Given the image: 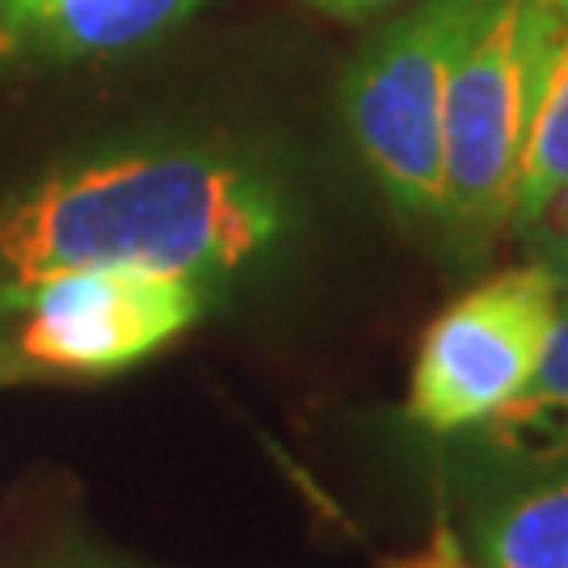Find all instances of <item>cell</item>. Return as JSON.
<instances>
[{
	"mask_svg": "<svg viewBox=\"0 0 568 568\" xmlns=\"http://www.w3.org/2000/svg\"><path fill=\"white\" fill-rule=\"evenodd\" d=\"M283 220L278 185L227 152L102 156L0 203V300L98 265L224 278L262 257Z\"/></svg>",
	"mask_w": 568,
	"mask_h": 568,
	"instance_id": "cell-1",
	"label": "cell"
},
{
	"mask_svg": "<svg viewBox=\"0 0 568 568\" xmlns=\"http://www.w3.org/2000/svg\"><path fill=\"white\" fill-rule=\"evenodd\" d=\"M560 39L556 0H480L467 21L443 105L438 224L480 248L514 224L530 126Z\"/></svg>",
	"mask_w": 568,
	"mask_h": 568,
	"instance_id": "cell-2",
	"label": "cell"
},
{
	"mask_svg": "<svg viewBox=\"0 0 568 568\" xmlns=\"http://www.w3.org/2000/svg\"><path fill=\"white\" fill-rule=\"evenodd\" d=\"M480 0H422L354 55L342 110L371 178L405 220H438L443 105Z\"/></svg>",
	"mask_w": 568,
	"mask_h": 568,
	"instance_id": "cell-3",
	"label": "cell"
},
{
	"mask_svg": "<svg viewBox=\"0 0 568 568\" xmlns=\"http://www.w3.org/2000/svg\"><path fill=\"white\" fill-rule=\"evenodd\" d=\"M556 312L560 295L535 262L464 291L422 337L408 417L434 434L480 426L527 387Z\"/></svg>",
	"mask_w": 568,
	"mask_h": 568,
	"instance_id": "cell-4",
	"label": "cell"
},
{
	"mask_svg": "<svg viewBox=\"0 0 568 568\" xmlns=\"http://www.w3.org/2000/svg\"><path fill=\"white\" fill-rule=\"evenodd\" d=\"M0 304L26 312L18 354L34 371L114 375L199 321L203 283L161 270L98 265L60 270Z\"/></svg>",
	"mask_w": 568,
	"mask_h": 568,
	"instance_id": "cell-5",
	"label": "cell"
},
{
	"mask_svg": "<svg viewBox=\"0 0 568 568\" xmlns=\"http://www.w3.org/2000/svg\"><path fill=\"white\" fill-rule=\"evenodd\" d=\"M203 0H0L4 60H89L161 39Z\"/></svg>",
	"mask_w": 568,
	"mask_h": 568,
	"instance_id": "cell-6",
	"label": "cell"
},
{
	"mask_svg": "<svg viewBox=\"0 0 568 568\" xmlns=\"http://www.w3.org/2000/svg\"><path fill=\"white\" fill-rule=\"evenodd\" d=\"M485 450L523 476H568V304H560L548 345L527 387L480 422Z\"/></svg>",
	"mask_w": 568,
	"mask_h": 568,
	"instance_id": "cell-7",
	"label": "cell"
},
{
	"mask_svg": "<svg viewBox=\"0 0 568 568\" xmlns=\"http://www.w3.org/2000/svg\"><path fill=\"white\" fill-rule=\"evenodd\" d=\"M488 568H568V476H530L480 518Z\"/></svg>",
	"mask_w": 568,
	"mask_h": 568,
	"instance_id": "cell-8",
	"label": "cell"
},
{
	"mask_svg": "<svg viewBox=\"0 0 568 568\" xmlns=\"http://www.w3.org/2000/svg\"><path fill=\"white\" fill-rule=\"evenodd\" d=\"M556 13H560V39H556V55L548 68V84H544V102L530 126L518 203H514L518 232H527L544 203L568 182V0H556Z\"/></svg>",
	"mask_w": 568,
	"mask_h": 568,
	"instance_id": "cell-9",
	"label": "cell"
},
{
	"mask_svg": "<svg viewBox=\"0 0 568 568\" xmlns=\"http://www.w3.org/2000/svg\"><path fill=\"white\" fill-rule=\"evenodd\" d=\"M530 244H535V265L551 278L560 304H568V236H530Z\"/></svg>",
	"mask_w": 568,
	"mask_h": 568,
	"instance_id": "cell-10",
	"label": "cell"
},
{
	"mask_svg": "<svg viewBox=\"0 0 568 568\" xmlns=\"http://www.w3.org/2000/svg\"><path fill=\"white\" fill-rule=\"evenodd\" d=\"M523 236H568V182L551 194Z\"/></svg>",
	"mask_w": 568,
	"mask_h": 568,
	"instance_id": "cell-11",
	"label": "cell"
},
{
	"mask_svg": "<svg viewBox=\"0 0 568 568\" xmlns=\"http://www.w3.org/2000/svg\"><path fill=\"white\" fill-rule=\"evenodd\" d=\"M392 568H464L459 560V548H455V539H450L447 530H438L434 535V544H429L422 556H413V560H400V565Z\"/></svg>",
	"mask_w": 568,
	"mask_h": 568,
	"instance_id": "cell-12",
	"label": "cell"
},
{
	"mask_svg": "<svg viewBox=\"0 0 568 568\" xmlns=\"http://www.w3.org/2000/svg\"><path fill=\"white\" fill-rule=\"evenodd\" d=\"M307 4H316L325 13H337V18H363L371 9H384L387 0H307Z\"/></svg>",
	"mask_w": 568,
	"mask_h": 568,
	"instance_id": "cell-13",
	"label": "cell"
},
{
	"mask_svg": "<svg viewBox=\"0 0 568 568\" xmlns=\"http://www.w3.org/2000/svg\"><path fill=\"white\" fill-rule=\"evenodd\" d=\"M30 371H34V366H30L26 358H21L18 345L9 349V345L0 342V384H13V379H26Z\"/></svg>",
	"mask_w": 568,
	"mask_h": 568,
	"instance_id": "cell-14",
	"label": "cell"
}]
</instances>
